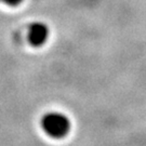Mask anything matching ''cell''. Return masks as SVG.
I'll use <instances>...</instances> for the list:
<instances>
[{
  "mask_svg": "<svg viewBox=\"0 0 146 146\" xmlns=\"http://www.w3.org/2000/svg\"><path fill=\"white\" fill-rule=\"evenodd\" d=\"M49 27L42 22H34L28 27V41L34 47H41L49 38Z\"/></svg>",
  "mask_w": 146,
  "mask_h": 146,
  "instance_id": "2",
  "label": "cell"
},
{
  "mask_svg": "<svg viewBox=\"0 0 146 146\" xmlns=\"http://www.w3.org/2000/svg\"><path fill=\"white\" fill-rule=\"evenodd\" d=\"M41 128L48 136L52 139H62L70 130V120L63 113L49 111L41 118Z\"/></svg>",
  "mask_w": 146,
  "mask_h": 146,
  "instance_id": "1",
  "label": "cell"
},
{
  "mask_svg": "<svg viewBox=\"0 0 146 146\" xmlns=\"http://www.w3.org/2000/svg\"><path fill=\"white\" fill-rule=\"evenodd\" d=\"M1 1L9 7H17L19 5H21L23 0H1Z\"/></svg>",
  "mask_w": 146,
  "mask_h": 146,
  "instance_id": "3",
  "label": "cell"
}]
</instances>
